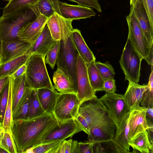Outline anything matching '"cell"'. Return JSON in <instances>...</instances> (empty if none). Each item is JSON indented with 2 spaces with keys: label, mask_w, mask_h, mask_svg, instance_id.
<instances>
[{
  "label": "cell",
  "mask_w": 153,
  "mask_h": 153,
  "mask_svg": "<svg viewBox=\"0 0 153 153\" xmlns=\"http://www.w3.org/2000/svg\"><path fill=\"white\" fill-rule=\"evenodd\" d=\"M59 123L53 114L47 113L33 118L13 120L12 133L17 153L40 143Z\"/></svg>",
  "instance_id": "cell-1"
},
{
  "label": "cell",
  "mask_w": 153,
  "mask_h": 153,
  "mask_svg": "<svg viewBox=\"0 0 153 153\" xmlns=\"http://www.w3.org/2000/svg\"><path fill=\"white\" fill-rule=\"evenodd\" d=\"M72 25L65 28L61 32V39L56 64L68 77L77 90L76 66L79 53L74 43Z\"/></svg>",
  "instance_id": "cell-2"
},
{
  "label": "cell",
  "mask_w": 153,
  "mask_h": 153,
  "mask_svg": "<svg viewBox=\"0 0 153 153\" xmlns=\"http://www.w3.org/2000/svg\"><path fill=\"white\" fill-rule=\"evenodd\" d=\"M111 118L97 98L80 103L75 120L88 135L91 129Z\"/></svg>",
  "instance_id": "cell-3"
},
{
  "label": "cell",
  "mask_w": 153,
  "mask_h": 153,
  "mask_svg": "<svg viewBox=\"0 0 153 153\" xmlns=\"http://www.w3.org/2000/svg\"><path fill=\"white\" fill-rule=\"evenodd\" d=\"M36 15L29 7H21L15 12L0 18V39L8 42L18 39V33L24 25L33 22Z\"/></svg>",
  "instance_id": "cell-4"
},
{
  "label": "cell",
  "mask_w": 153,
  "mask_h": 153,
  "mask_svg": "<svg viewBox=\"0 0 153 153\" xmlns=\"http://www.w3.org/2000/svg\"><path fill=\"white\" fill-rule=\"evenodd\" d=\"M45 60V58L42 55L34 54L31 56L26 63V80L28 86L31 88L55 89L48 74Z\"/></svg>",
  "instance_id": "cell-5"
},
{
  "label": "cell",
  "mask_w": 153,
  "mask_h": 153,
  "mask_svg": "<svg viewBox=\"0 0 153 153\" xmlns=\"http://www.w3.org/2000/svg\"><path fill=\"white\" fill-rule=\"evenodd\" d=\"M143 59V57L128 38L119 61L121 68L125 75V80L138 83Z\"/></svg>",
  "instance_id": "cell-6"
},
{
  "label": "cell",
  "mask_w": 153,
  "mask_h": 153,
  "mask_svg": "<svg viewBox=\"0 0 153 153\" xmlns=\"http://www.w3.org/2000/svg\"><path fill=\"white\" fill-rule=\"evenodd\" d=\"M80 103L76 94L59 93L52 114L59 122L75 119Z\"/></svg>",
  "instance_id": "cell-7"
},
{
  "label": "cell",
  "mask_w": 153,
  "mask_h": 153,
  "mask_svg": "<svg viewBox=\"0 0 153 153\" xmlns=\"http://www.w3.org/2000/svg\"><path fill=\"white\" fill-rule=\"evenodd\" d=\"M126 18L128 28V38L138 53L145 59L151 45L140 26L132 6H131L129 14Z\"/></svg>",
  "instance_id": "cell-8"
},
{
  "label": "cell",
  "mask_w": 153,
  "mask_h": 153,
  "mask_svg": "<svg viewBox=\"0 0 153 153\" xmlns=\"http://www.w3.org/2000/svg\"><path fill=\"white\" fill-rule=\"evenodd\" d=\"M99 99L117 126L131 110L123 95L122 94L106 93Z\"/></svg>",
  "instance_id": "cell-9"
},
{
  "label": "cell",
  "mask_w": 153,
  "mask_h": 153,
  "mask_svg": "<svg viewBox=\"0 0 153 153\" xmlns=\"http://www.w3.org/2000/svg\"><path fill=\"white\" fill-rule=\"evenodd\" d=\"M77 81L76 95L80 103L92 98H97L89 81L86 64L79 55L76 66Z\"/></svg>",
  "instance_id": "cell-10"
},
{
  "label": "cell",
  "mask_w": 153,
  "mask_h": 153,
  "mask_svg": "<svg viewBox=\"0 0 153 153\" xmlns=\"http://www.w3.org/2000/svg\"><path fill=\"white\" fill-rule=\"evenodd\" d=\"M82 129L75 119L59 122L58 125L52 128L45 137L40 143L71 138Z\"/></svg>",
  "instance_id": "cell-11"
},
{
  "label": "cell",
  "mask_w": 153,
  "mask_h": 153,
  "mask_svg": "<svg viewBox=\"0 0 153 153\" xmlns=\"http://www.w3.org/2000/svg\"><path fill=\"white\" fill-rule=\"evenodd\" d=\"M48 18L40 14L34 21L23 26L19 30L18 38L32 45L42 33Z\"/></svg>",
  "instance_id": "cell-12"
},
{
  "label": "cell",
  "mask_w": 153,
  "mask_h": 153,
  "mask_svg": "<svg viewBox=\"0 0 153 153\" xmlns=\"http://www.w3.org/2000/svg\"><path fill=\"white\" fill-rule=\"evenodd\" d=\"M1 63L3 64L27 53L31 45L19 39L1 41Z\"/></svg>",
  "instance_id": "cell-13"
},
{
  "label": "cell",
  "mask_w": 153,
  "mask_h": 153,
  "mask_svg": "<svg viewBox=\"0 0 153 153\" xmlns=\"http://www.w3.org/2000/svg\"><path fill=\"white\" fill-rule=\"evenodd\" d=\"M146 109L143 106H138L131 110L128 120V142L138 134L145 131L149 128L146 118Z\"/></svg>",
  "instance_id": "cell-14"
},
{
  "label": "cell",
  "mask_w": 153,
  "mask_h": 153,
  "mask_svg": "<svg viewBox=\"0 0 153 153\" xmlns=\"http://www.w3.org/2000/svg\"><path fill=\"white\" fill-rule=\"evenodd\" d=\"M117 127V124L110 118L90 130L88 135V141L94 143L114 139Z\"/></svg>",
  "instance_id": "cell-15"
},
{
  "label": "cell",
  "mask_w": 153,
  "mask_h": 153,
  "mask_svg": "<svg viewBox=\"0 0 153 153\" xmlns=\"http://www.w3.org/2000/svg\"><path fill=\"white\" fill-rule=\"evenodd\" d=\"M61 16L67 19L79 20L94 16L96 13L90 7L79 5H73L58 1Z\"/></svg>",
  "instance_id": "cell-16"
},
{
  "label": "cell",
  "mask_w": 153,
  "mask_h": 153,
  "mask_svg": "<svg viewBox=\"0 0 153 153\" xmlns=\"http://www.w3.org/2000/svg\"><path fill=\"white\" fill-rule=\"evenodd\" d=\"M56 42L52 38L46 24L42 33L31 45L27 52L32 54L40 55L45 58L49 51L55 44Z\"/></svg>",
  "instance_id": "cell-17"
},
{
  "label": "cell",
  "mask_w": 153,
  "mask_h": 153,
  "mask_svg": "<svg viewBox=\"0 0 153 153\" xmlns=\"http://www.w3.org/2000/svg\"><path fill=\"white\" fill-rule=\"evenodd\" d=\"M140 26L150 45L153 44V29L151 27L148 16L143 4L137 1L130 3Z\"/></svg>",
  "instance_id": "cell-18"
},
{
  "label": "cell",
  "mask_w": 153,
  "mask_h": 153,
  "mask_svg": "<svg viewBox=\"0 0 153 153\" xmlns=\"http://www.w3.org/2000/svg\"><path fill=\"white\" fill-rule=\"evenodd\" d=\"M147 85H141L130 81L123 96L130 109L139 106L146 90Z\"/></svg>",
  "instance_id": "cell-19"
},
{
  "label": "cell",
  "mask_w": 153,
  "mask_h": 153,
  "mask_svg": "<svg viewBox=\"0 0 153 153\" xmlns=\"http://www.w3.org/2000/svg\"><path fill=\"white\" fill-rule=\"evenodd\" d=\"M25 73L15 79L12 77L13 114L18 108L26 91L30 87L26 81Z\"/></svg>",
  "instance_id": "cell-20"
},
{
  "label": "cell",
  "mask_w": 153,
  "mask_h": 153,
  "mask_svg": "<svg viewBox=\"0 0 153 153\" xmlns=\"http://www.w3.org/2000/svg\"><path fill=\"white\" fill-rule=\"evenodd\" d=\"M73 41L79 55L86 64L94 63L96 58L89 48L79 30L73 29L72 31Z\"/></svg>",
  "instance_id": "cell-21"
},
{
  "label": "cell",
  "mask_w": 153,
  "mask_h": 153,
  "mask_svg": "<svg viewBox=\"0 0 153 153\" xmlns=\"http://www.w3.org/2000/svg\"><path fill=\"white\" fill-rule=\"evenodd\" d=\"M53 80L54 84V88L59 93L77 94V90L72 82L59 68H57L56 71L54 72Z\"/></svg>",
  "instance_id": "cell-22"
},
{
  "label": "cell",
  "mask_w": 153,
  "mask_h": 153,
  "mask_svg": "<svg viewBox=\"0 0 153 153\" xmlns=\"http://www.w3.org/2000/svg\"><path fill=\"white\" fill-rule=\"evenodd\" d=\"M39 99L46 113L52 114L58 94L55 90L42 88L37 90Z\"/></svg>",
  "instance_id": "cell-23"
},
{
  "label": "cell",
  "mask_w": 153,
  "mask_h": 153,
  "mask_svg": "<svg viewBox=\"0 0 153 153\" xmlns=\"http://www.w3.org/2000/svg\"><path fill=\"white\" fill-rule=\"evenodd\" d=\"M32 54L27 52L24 54L5 63L0 64V78L11 76L24 64Z\"/></svg>",
  "instance_id": "cell-24"
},
{
  "label": "cell",
  "mask_w": 153,
  "mask_h": 153,
  "mask_svg": "<svg viewBox=\"0 0 153 153\" xmlns=\"http://www.w3.org/2000/svg\"><path fill=\"white\" fill-rule=\"evenodd\" d=\"M114 139L93 143V153H129Z\"/></svg>",
  "instance_id": "cell-25"
},
{
  "label": "cell",
  "mask_w": 153,
  "mask_h": 153,
  "mask_svg": "<svg viewBox=\"0 0 153 153\" xmlns=\"http://www.w3.org/2000/svg\"><path fill=\"white\" fill-rule=\"evenodd\" d=\"M128 143L134 150L142 153H153V145L150 143L147 130L138 134Z\"/></svg>",
  "instance_id": "cell-26"
},
{
  "label": "cell",
  "mask_w": 153,
  "mask_h": 153,
  "mask_svg": "<svg viewBox=\"0 0 153 153\" xmlns=\"http://www.w3.org/2000/svg\"><path fill=\"white\" fill-rule=\"evenodd\" d=\"M130 112L125 115L117 126L115 137L114 139L123 147L129 152L130 146L128 143L129 131L128 120Z\"/></svg>",
  "instance_id": "cell-27"
},
{
  "label": "cell",
  "mask_w": 153,
  "mask_h": 153,
  "mask_svg": "<svg viewBox=\"0 0 153 153\" xmlns=\"http://www.w3.org/2000/svg\"><path fill=\"white\" fill-rule=\"evenodd\" d=\"M67 20L56 13L48 18L46 24L55 40H60L61 31Z\"/></svg>",
  "instance_id": "cell-28"
},
{
  "label": "cell",
  "mask_w": 153,
  "mask_h": 153,
  "mask_svg": "<svg viewBox=\"0 0 153 153\" xmlns=\"http://www.w3.org/2000/svg\"><path fill=\"white\" fill-rule=\"evenodd\" d=\"M91 85L96 92L103 91V79L94 63L86 64Z\"/></svg>",
  "instance_id": "cell-29"
},
{
  "label": "cell",
  "mask_w": 153,
  "mask_h": 153,
  "mask_svg": "<svg viewBox=\"0 0 153 153\" xmlns=\"http://www.w3.org/2000/svg\"><path fill=\"white\" fill-rule=\"evenodd\" d=\"M32 89L29 87L26 91L18 108L13 114V120L28 118L30 97Z\"/></svg>",
  "instance_id": "cell-30"
},
{
  "label": "cell",
  "mask_w": 153,
  "mask_h": 153,
  "mask_svg": "<svg viewBox=\"0 0 153 153\" xmlns=\"http://www.w3.org/2000/svg\"><path fill=\"white\" fill-rule=\"evenodd\" d=\"M12 79L11 76H9L8 102L2 127L4 131L9 132L12 134V128L13 119L12 111Z\"/></svg>",
  "instance_id": "cell-31"
},
{
  "label": "cell",
  "mask_w": 153,
  "mask_h": 153,
  "mask_svg": "<svg viewBox=\"0 0 153 153\" xmlns=\"http://www.w3.org/2000/svg\"><path fill=\"white\" fill-rule=\"evenodd\" d=\"M37 90L32 88L31 90L30 97L29 112L28 118L39 116L46 113L39 99Z\"/></svg>",
  "instance_id": "cell-32"
},
{
  "label": "cell",
  "mask_w": 153,
  "mask_h": 153,
  "mask_svg": "<svg viewBox=\"0 0 153 153\" xmlns=\"http://www.w3.org/2000/svg\"><path fill=\"white\" fill-rule=\"evenodd\" d=\"M29 7L37 17L41 14L49 18L55 13L52 0H38L35 5Z\"/></svg>",
  "instance_id": "cell-33"
},
{
  "label": "cell",
  "mask_w": 153,
  "mask_h": 153,
  "mask_svg": "<svg viewBox=\"0 0 153 153\" xmlns=\"http://www.w3.org/2000/svg\"><path fill=\"white\" fill-rule=\"evenodd\" d=\"M38 0H10L3 8L1 17L6 16L16 11L21 7H29L35 5Z\"/></svg>",
  "instance_id": "cell-34"
},
{
  "label": "cell",
  "mask_w": 153,
  "mask_h": 153,
  "mask_svg": "<svg viewBox=\"0 0 153 153\" xmlns=\"http://www.w3.org/2000/svg\"><path fill=\"white\" fill-rule=\"evenodd\" d=\"M64 140H60L40 143L26 149L23 153H54V151Z\"/></svg>",
  "instance_id": "cell-35"
},
{
  "label": "cell",
  "mask_w": 153,
  "mask_h": 153,
  "mask_svg": "<svg viewBox=\"0 0 153 153\" xmlns=\"http://www.w3.org/2000/svg\"><path fill=\"white\" fill-rule=\"evenodd\" d=\"M151 66L149 82L140 102L142 106L146 108H153V65Z\"/></svg>",
  "instance_id": "cell-36"
},
{
  "label": "cell",
  "mask_w": 153,
  "mask_h": 153,
  "mask_svg": "<svg viewBox=\"0 0 153 153\" xmlns=\"http://www.w3.org/2000/svg\"><path fill=\"white\" fill-rule=\"evenodd\" d=\"M94 64L104 80L114 78L115 74L114 70L108 61L104 63L96 61Z\"/></svg>",
  "instance_id": "cell-37"
},
{
  "label": "cell",
  "mask_w": 153,
  "mask_h": 153,
  "mask_svg": "<svg viewBox=\"0 0 153 153\" xmlns=\"http://www.w3.org/2000/svg\"><path fill=\"white\" fill-rule=\"evenodd\" d=\"M0 147L6 150L8 153H17L12 135L9 132L4 131L0 142Z\"/></svg>",
  "instance_id": "cell-38"
},
{
  "label": "cell",
  "mask_w": 153,
  "mask_h": 153,
  "mask_svg": "<svg viewBox=\"0 0 153 153\" xmlns=\"http://www.w3.org/2000/svg\"><path fill=\"white\" fill-rule=\"evenodd\" d=\"M9 91V81L0 95V127H2L7 106Z\"/></svg>",
  "instance_id": "cell-39"
},
{
  "label": "cell",
  "mask_w": 153,
  "mask_h": 153,
  "mask_svg": "<svg viewBox=\"0 0 153 153\" xmlns=\"http://www.w3.org/2000/svg\"><path fill=\"white\" fill-rule=\"evenodd\" d=\"M59 46V41H57L55 44L50 49L47 54L45 62L48 64L51 69L54 68L58 57Z\"/></svg>",
  "instance_id": "cell-40"
},
{
  "label": "cell",
  "mask_w": 153,
  "mask_h": 153,
  "mask_svg": "<svg viewBox=\"0 0 153 153\" xmlns=\"http://www.w3.org/2000/svg\"><path fill=\"white\" fill-rule=\"evenodd\" d=\"M135 1L143 4L146 12L150 26L153 29V0H130V3Z\"/></svg>",
  "instance_id": "cell-41"
},
{
  "label": "cell",
  "mask_w": 153,
  "mask_h": 153,
  "mask_svg": "<svg viewBox=\"0 0 153 153\" xmlns=\"http://www.w3.org/2000/svg\"><path fill=\"white\" fill-rule=\"evenodd\" d=\"M77 3L78 5L89 7H93L100 12H102L101 6L97 0H69Z\"/></svg>",
  "instance_id": "cell-42"
},
{
  "label": "cell",
  "mask_w": 153,
  "mask_h": 153,
  "mask_svg": "<svg viewBox=\"0 0 153 153\" xmlns=\"http://www.w3.org/2000/svg\"><path fill=\"white\" fill-rule=\"evenodd\" d=\"M73 140H63L55 150L54 153H70L71 143Z\"/></svg>",
  "instance_id": "cell-43"
},
{
  "label": "cell",
  "mask_w": 153,
  "mask_h": 153,
  "mask_svg": "<svg viewBox=\"0 0 153 153\" xmlns=\"http://www.w3.org/2000/svg\"><path fill=\"white\" fill-rule=\"evenodd\" d=\"M115 80L113 79L104 80L103 85V91L106 93H114L117 91Z\"/></svg>",
  "instance_id": "cell-44"
},
{
  "label": "cell",
  "mask_w": 153,
  "mask_h": 153,
  "mask_svg": "<svg viewBox=\"0 0 153 153\" xmlns=\"http://www.w3.org/2000/svg\"><path fill=\"white\" fill-rule=\"evenodd\" d=\"M79 153H93V143L87 141L78 142Z\"/></svg>",
  "instance_id": "cell-45"
},
{
  "label": "cell",
  "mask_w": 153,
  "mask_h": 153,
  "mask_svg": "<svg viewBox=\"0 0 153 153\" xmlns=\"http://www.w3.org/2000/svg\"><path fill=\"white\" fill-rule=\"evenodd\" d=\"M146 118L149 128H153V108H147Z\"/></svg>",
  "instance_id": "cell-46"
},
{
  "label": "cell",
  "mask_w": 153,
  "mask_h": 153,
  "mask_svg": "<svg viewBox=\"0 0 153 153\" xmlns=\"http://www.w3.org/2000/svg\"><path fill=\"white\" fill-rule=\"evenodd\" d=\"M27 68L26 63L23 65L11 76L14 79L22 75L26 72Z\"/></svg>",
  "instance_id": "cell-47"
},
{
  "label": "cell",
  "mask_w": 153,
  "mask_h": 153,
  "mask_svg": "<svg viewBox=\"0 0 153 153\" xmlns=\"http://www.w3.org/2000/svg\"><path fill=\"white\" fill-rule=\"evenodd\" d=\"M153 44H152L150 48L149 52L148 54V55L145 59L146 61L147 62L149 65H153Z\"/></svg>",
  "instance_id": "cell-48"
},
{
  "label": "cell",
  "mask_w": 153,
  "mask_h": 153,
  "mask_svg": "<svg viewBox=\"0 0 153 153\" xmlns=\"http://www.w3.org/2000/svg\"><path fill=\"white\" fill-rule=\"evenodd\" d=\"M79 153L78 142L76 140L72 141L70 149V153Z\"/></svg>",
  "instance_id": "cell-49"
},
{
  "label": "cell",
  "mask_w": 153,
  "mask_h": 153,
  "mask_svg": "<svg viewBox=\"0 0 153 153\" xmlns=\"http://www.w3.org/2000/svg\"><path fill=\"white\" fill-rule=\"evenodd\" d=\"M9 80V76L0 78V95Z\"/></svg>",
  "instance_id": "cell-50"
},
{
  "label": "cell",
  "mask_w": 153,
  "mask_h": 153,
  "mask_svg": "<svg viewBox=\"0 0 153 153\" xmlns=\"http://www.w3.org/2000/svg\"><path fill=\"white\" fill-rule=\"evenodd\" d=\"M149 141L152 145L153 146V128H149L147 129Z\"/></svg>",
  "instance_id": "cell-51"
},
{
  "label": "cell",
  "mask_w": 153,
  "mask_h": 153,
  "mask_svg": "<svg viewBox=\"0 0 153 153\" xmlns=\"http://www.w3.org/2000/svg\"><path fill=\"white\" fill-rule=\"evenodd\" d=\"M4 130L3 128L0 127V142L2 139Z\"/></svg>",
  "instance_id": "cell-52"
},
{
  "label": "cell",
  "mask_w": 153,
  "mask_h": 153,
  "mask_svg": "<svg viewBox=\"0 0 153 153\" xmlns=\"http://www.w3.org/2000/svg\"><path fill=\"white\" fill-rule=\"evenodd\" d=\"M8 152L2 148L0 147V153H5Z\"/></svg>",
  "instance_id": "cell-53"
},
{
  "label": "cell",
  "mask_w": 153,
  "mask_h": 153,
  "mask_svg": "<svg viewBox=\"0 0 153 153\" xmlns=\"http://www.w3.org/2000/svg\"><path fill=\"white\" fill-rule=\"evenodd\" d=\"M1 41L0 39V58H1Z\"/></svg>",
  "instance_id": "cell-54"
},
{
  "label": "cell",
  "mask_w": 153,
  "mask_h": 153,
  "mask_svg": "<svg viewBox=\"0 0 153 153\" xmlns=\"http://www.w3.org/2000/svg\"><path fill=\"white\" fill-rule=\"evenodd\" d=\"M4 0V1H9L10 0Z\"/></svg>",
  "instance_id": "cell-55"
},
{
  "label": "cell",
  "mask_w": 153,
  "mask_h": 153,
  "mask_svg": "<svg viewBox=\"0 0 153 153\" xmlns=\"http://www.w3.org/2000/svg\"><path fill=\"white\" fill-rule=\"evenodd\" d=\"M1 58H0V64H1Z\"/></svg>",
  "instance_id": "cell-56"
}]
</instances>
